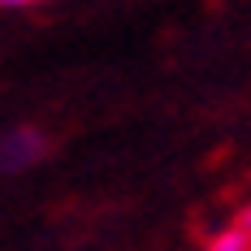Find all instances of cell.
Wrapping results in <instances>:
<instances>
[{
  "mask_svg": "<svg viewBox=\"0 0 251 251\" xmlns=\"http://www.w3.org/2000/svg\"><path fill=\"white\" fill-rule=\"evenodd\" d=\"M52 156V134L39 126H9L0 130V174H26Z\"/></svg>",
  "mask_w": 251,
  "mask_h": 251,
  "instance_id": "obj_1",
  "label": "cell"
},
{
  "mask_svg": "<svg viewBox=\"0 0 251 251\" xmlns=\"http://www.w3.org/2000/svg\"><path fill=\"white\" fill-rule=\"evenodd\" d=\"M203 251H251V238L229 221L226 229H217V234L208 238V247H203Z\"/></svg>",
  "mask_w": 251,
  "mask_h": 251,
  "instance_id": "obj_2",
  "label": "cell"
},
{
  "mask_svg": "<svg viewBox=\"0 0 251 251\" xmlns=\"http://www.w3.org/2000/svg\"><path fill=\"white\" fill-rule=\"evenodd\" d=\"M234 226H238V229H243V234L251 238V203H243V208L234 212Z\"/></svg>",
  "mask_w": 251,
  "mask_h": 251,
  "instance_id": "obj_3",
  "label": "cell"
},
{
  "mask_svg": "<svg viewBox=\"0 0 251 251\" xmlns=\"http://www.w3.org/2000/svg\"><path fill=\"white\" fill-rule=\"evenodd\" d=\"M48 0H0V9H39Z\"/></svg>",
  "mask_w": 251,
  "mask_h": 251,
  "instance_id": "obj_4",
  "label": "cell"
}]
</instances>
